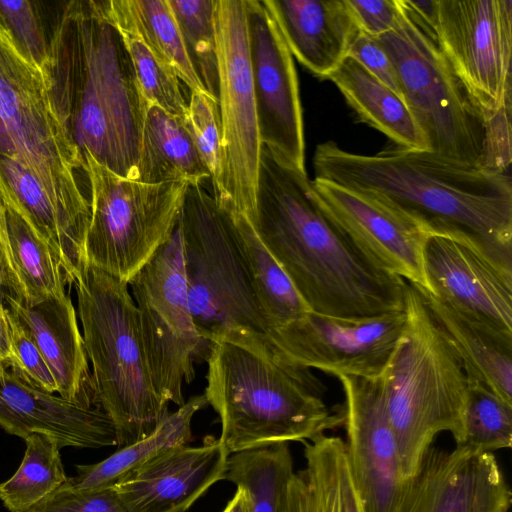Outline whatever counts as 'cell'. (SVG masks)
I'll return each instance as SVG.
<instances>
[{
	"label": "cell",
	"instance_id": "obj_22",
	"mask_svg": "<svg viewBox=\"0 0 512 512\" xmlns=\"http://www.w3.org/2000/svg\"><path fill=\"white\" fill-rule=\"evenodd\" d=\"M290 53L327 79L348 55L358 27L346 0H263Z\"/></svg>",
	"mask_w": 512,
	"mask_h": 512
},
{
	"label": "cell",
	"instance_id": "obj_34",
	"mask_svg": "<svg viewBox=\"0 0 512 512\" xmlns=\"http://www.w3.org/2000/svg\"><path fill=\"white\" fill-rule=\"evenodd\" d=\"M512 403L477 380L467 379L462 433L456 447L477 452L510 448Z\"/></svg>",
	"mask_w": 512,
	"mask_h": 512
},
{
	"label": "cell",
	"instance_id": "obj_28",
	"mask_svg": "<svg viewBox=\"0 0 512 512\" xmlns=\"http://www.w3.org/2000/svg\"><path fill=\"white\" fill-rule=\"evenodd\" d=\"M210 179L184 120L149 104L144 124L137 180L184 181L201 185Z\"/></svg>",
	"mask_w": 512,
	"mask_h": 512
},
{
	"label": "cell",
	"instance_id": "obj_32",
	"mask_svg": "<svg viewBox=\"0 0 512 512\" xmlns=\"http://www.w3.org/2000/svg\"><path fill=\"white\" fill-rule=\"evenodd\" d=\"M293 473L288 443H278L230 454L224 479L243 490L247 512H279Z\"/></svg>",
	"mask_w": 512,
	"mask_h": 512
},
{
	"label": "cell",
	"instance_id": "obj_36",
	"mask_svg": "<svg viewBox=\"0 0 512 512\" xmlns=\"http://www.w3.org/2000/svg\"><path fill=\"white\" fill-rule=\"evenodd\" d=\"M121 34L131 56L139 86L148 104L156 105L169 114L184 118L187 101L182 93L178 76L139 38L126 32Z\"/></svg>",
	"mask_w": 512,
	"mask_h": 512
},
{
	"label": "cell",
	"instance_id": "obj_6",
	"mask_svg": "<svg viewBox=\"0 0 512 512\" xmlns=\"http://www.w3.org/2000/svg\"><path fill=\"white\" fill-rule=\"evenodd\" d=\"M404 312L406 325L381 384L405 480L416 472L439 433H451L455 443L460 439L467 377L421 291L408 282Z\"/></svg>",
	"mask_w": 512,
	"mask_h": 512
},
{
	"label": "cell",
	"instance_id": "obj_29",
	"mask_svg": "<svg viewBox=\"0 0 512 512\" xmlns=\"http://www.w3.org/2000/svg\"><path fill=\"white\" fill-rule=\"evenodd\" d=\"M2 216L10 260L24 291L22 303L31 306L65 294L60 264L5 184Z\"/></svg>",
	"mask_w": 512,
	"mask_h": 512
},
{
	"label": "cell",
	"instance_id": "obj_35",
	"mask_svg": "<svg viewBox=\"0 0 512 512\" xmlns=\"http://www.w3.org/2000/svg\"><path fill=\"white\" fill-rule=\"evenodd\" d=\"M186 52L208 95L218 102L216 0H168Z\"/></svg>",
	"mask_w": 512,
	"mask_h": 512
},
{
	"label": "cell",
	"instance_id": "obj_16",
	"mask_svg": "<svg viewBox=\"0 0 512 512\" xmlns=\"http://www.w3.org/2000/svg\"><path fill=\"white\" fill-rule=\"evenodd\" d=\"M345 396L347 458L365 512H393L404 479L381 377L338 376Z\"/></svg>",
	"mask_w": 512,
	"mask_h": 512
},
{
	"label": "cell",
	"instance_id": "obj_1",
	"mask_svg": "<svg viewBox=\"0 0 512 512\" xmlns=\"http://www.w3.org/2000/svg\"><path fill=\"white\" fill-rule=\"evenodd\" d=\"M314 179L362 194L413 221L429 235L453 238L512 274V182L509 173L400 146L374 155L333 141L316 147Z\"/></svg>",
	"mask_w": 512,
	"mask_h": 512
},
{
	"label": "cell",
	"instance_id": "obj_41",
	"mask_svg": "<svg viewBox=\"0 0 512 512\" xmlns=\"http://www.w3.org/2000/svg\"><path fill=\"white\" fill-rule=\"evenodd\" d=\"M360 32L378 37L395 29L404 11L401 0H346Z\"/></svg>",
	"mask_w": 512,
	"mask_h": 512
},
{
	"label": "cell",
	"instance_id": "obj_8",
	"mask_svg": "<svg viewBox=\"0 0 512 512\" xmlns=\"http://www.w3.org/2000/svg\"><path fill=\"white\" fill-rule=\"evenodd\" d=\"M72 284L96 396L121 448L153 431L169 402L153 383L128 283L86 263Z\"/></svg>",
	"mask_w": 512,
	"mask_h": 512
},
{
	"label": "cell",
	"instance_id": "obj_44",
	"mask_svg": "<svg viewBox=\"0 0 512 512\" xmlns=\"http://www.w3.org/2000/svg\"><path fill=\"white\" fill-rule=\"evenodd\" d=\"M11 358H15V355L7 317V308L0 302V362Z\"/></svg>",
	"mask_w": 512,
	"mask_h": 512
},
{
	"label": "cell",
	"instance_id": "obj_14",
	"mask_svg": "<svg viewBox=\"0 0 512 512\" xmlns=\"http://www.w3.org/2000/svg\"><path fill=\"white\" fill-rule=\"evenodd\" d=\"M406 325L403 311L346 319L307 311L266 336L289 362L338 376L380 378Z\"/></svg>",
	"mask_w": 512,
	"mask_h": 512
},
{
	"label": "cell",
	"instance_id": "obj_39",
	"mask_svg": "<svg viewBox=\"0 0 512 512\" xmlns=\"http://www.w3.org/2000/svg\"><path fill=\"white\" fill-rule=\"evenodd\" d=\"M26 512H127L114 487L76 489L69 479Z\"/></svg>",
	"mask_w": 512,
	"mask_h": 512
},
{
	"label": "cell",
	"instance_id": "obj_17",
	"mask_svg": "<svg viewBox=\"0 0 512 512\" xmlns=\"http://www.w3.org/2000/svg\"><path fill=\"white\" fill-rule=\"evenodd\" d=\"M511 491L493 455L430 447L404 480L393 512H508Z\"/></svg>",
	"mask_w": 512,
	"mask_h": 512
},
{
	"label": "cell",
	"instance_id": "obj_45",
	"mask_svg": "<svg viewBox=\"0 0 512 512\" xmlns=\"http://www.w3.org/2000/svg\"><path fill=\"white\" fill-rule=\"evenodd\" d=\"M222 512H247L246 498L242 489H236L232 499Z\"/></svg>",
	"mask_w": 512,
	"mask_h": 512
},
{
	"label": "cell",
	"instance_id": "obj_13",
	"mask_svg": "<svg viewBox=\"0 0 512 512\" xmlns=\"http://www.w3.org/2000/svg\"><path fill=\"white\" fill-rule=\"evenodd\" d=\"M214 20L222 169L213 196L251 221L263 145L249 57L246 0H216Z\"/></svg>",
	"mask_w": 512,
	"mask_h": 512
},
{
	"label": "cell",
	"instance_id": "obj_37",
	"mask_svg": "<svg viewBox=\"0 0 512 512\" xmlns=\"http://www.w3.org/2000/svg\"><path fill=\"white\" fill-rule=\"evenodd\" d=\"M183 120L209 172L215 192L222 169V127L218 102L206 93L190 91Z\"/></svg>",
	"mask_w": 512,
	"mask_h": 512
},
{
	"label": "cell",
	"instance_id": "obj_33",
	"mask_svg": "<svg viewBox=\"0 0 512 512\" xmlns=\"http://www.w3.org/2000/svg\"><path fill=\"white\" fill-rule=\"evenodd\" d=\"M24 440L26 451L18 470L0 484V500L10 512L28 511L68 478L56 439L32 434Z\"/></svg>",
	"mask_w": 512,
	"mask_h": 512
},
{
	"label": "cell",
	"instance_id": "obj_9",
	"mask_svg": "<svg viewBox=\"0 0 512 512\" xmlns=\"http://www.w3.org/2000/svg\"><path fill=\"white\" fill-rule=\"evenodd\" d=\"M184 269L196 330L210 347L235 333L266 334L269 326L231 235L225 204L188 185L180 211Z\"/></svg>",
	"mask_w": 512,
	"mask_h": 512
},
{
	"label": "cell",
	"instance_id": "obj_2",
	"mask_svg": "<svg viewBox=\"0 0 512 512\" xmlns=\"http://www.w3.org/2000/svg\"><path fill=\"white\" fill-rule=\"evenodd\" d=\"M307 308L361 319L404 310L407 282L360 250L325 212L306 170L262 146L250 221Z\"/></svg>",
	"mask_w": 512,
	"mask_h": 512
},
{
	"label": "cell",
	"instance_id": "obj_30",
	"mask_svg": "<svg viewBox=\"0 0 512 512\" xmlns=\"http://www.w3.org/2000/svg\"><path fill=\"white\" fill-rule=\"evenodd\" d=\"M106 3L110 18L121 32L139 38L172 68L190 91L208 94L186 52L168 0H106Z\"/></svg>",
	"mask_w": 512,
	"mask_h": 512
},
{
	"label": "cell",
	"instance_id": "obj_18",
	"mask_svg": "<svg viewBox=\"0 0 512 512\" xmlns=\"http://www.w3.org/2000/svg\"><path fill=\"white\" fill-rule=\"evenodd\" d=\"M0 426L22 439L51 436L60 448L117 446L114 425L99 404L45 391L24 375L15 358L0 362Z\"/></svg>",
	"mask_w": 512,
	"mask_h": 512
},
{
	"label": "cell",
	"instance_id": "obj_15",
	"mask_svg": "<svg viewBox=\"0 0 512 512\" xmlns=\"http://www.w3.org/2000/svg\"><path fill=\"white\" fill-rule=\"evenodd\" d=\"M249 57L262 145L305 170L303 111L293 56L263 0H246Z\"/></svg>",
	"mask_w": 512,
	"mask_h": 512
},
{
	"label": "cell",
	"instance_id": "obj_46",
	"mask_svg": "<svg viewBox=\"0 0 512 512\" xmlns=\"http://www.w3.org/2000/svg\"><path fill=\"white\" fill-rule=\"evenodd\" d=\"M1 27H2V24H1V22H0V28H1Z\"/></svg>",
	"mask_w": 512,
	"mask_h": 512
},
{
	"label": "cell",
	"instance_id": "obj_21",
	"mask_svg": "<svg viewBox=\"0 0 512 512\" xmlns=\"http://www.w3.org/2000/svg\"><path fill=\"white\" fill-rule=\"evenodd\" d=\"M229 455L219 438L209 437L163 453L113 487L127 512H185L224 480Z\"/></svg>",
	"mask_w": 512,
	"mask_h": 512
},
{
	"label": "cell",
	"instance_id": "obj_31",
	"mask_svg": "<svg viewBox=\"0 0 512 512\" xmlns=\"http://www.w3.org/2000/svg\"><path fill=\"white\" fill-rule=\"evenodd\" d=\"M219 201L227 208L232 238L252 280L269 330L310 311L260 240L250 220L227 201Z\"/></svg>",
	"mask_w": 512,
	"mask_h": 512
},
{
	"label": "cell",
	"instance_id": "obj_38",
	"mask_svg": "<svg viewBox=\"0 0 512 512\" xmlns=\"http://www.w3.org/2000/svg\"><path fill=\"white\" fill-rule=\"evenodd\" d=\"M0 22L21 53L42 69L49 53V32L41 3L0 0Z\"/></svg>",
	"mask_w": 512,
	"mask_h": 512
},
{
	"label": "cell",
	"instance_id": "obj_43",
	"mask_svg": "<svg viewBox=\"0 0 512 512\" xmlns=\"http://www.w3.org/2000/svg\"><path fill=\"white\" fill-rule=\"evenodd\" d=\"M3 188L0 177V302L4 305L10 299L24 302L25 296L18 277L12 266L3 228Z\"/></svg>",
	"mask_w": 512,
	"mask_h": 512
},
{
	"label": "cell",
	"instance_id": "obj_12",
	"mask_svg": "<svg viewBox=\"0 0 512 512\" xmlns=\"http://www.w3.org/2000/svg\"><path fill=\"white\" fill-rule=\"evenodd\" d=\"M128 285L153 383L166 401L180 407L183 385L192 382L195 362L206 360L209 347L190 312L178 224Z\"/></svg>",
	"mask_w": 512,
	"mask_h": 512
},
{
	"label": "cell",
	"instance_id": "obj_20",
	"mask_svg": "<svg viewBox=\"0 0 512 512\" xmlns=\"http://www.w3.org/2000/svg\"><path fill=\"white\" fill-rule=\"evenodd\" d=\"M428 294L457 311L512 334V274L469 246L429 235L423 250Z\"/></svg>",
	"mask_w": 512,
	"mask_h": 512
},
{
	"label": "cell",
	"instance_id": "obj_7",
	"mask_svg": "<svg viewBox=\"0 0 512 512\" xmlns=\"http://www.w3.org/2000/svg\"><path fill=\"white\" fill-rule=\"evenodd\" d=\"M0 157L27 169L59 215L75 263L85 261L90 202L77 173L84 159L60 121L45 75L0 28ZM84 171V170H83Z\"/></svg>",
	"mask_w": 512,
	"mask_h": 512
},
{
	"label": "cell",
	"instance_id": "obj_40",
	"mask_svg": "<svg viewBox=\"0 0 512 512\" xmlns=\"http://www.w3.org/2000/svg\"><path fill=\"white\" fill-rule=\"evenodd\" d=\"M15 361L24 375L36 386L57 393L53 374L28 329L7 309Z\"/></svg>",
	"mask_w": 512,
	"mask_h": 512
},
{
	"label": "cell",
	"instance_id": "obj_26",
	"mask_svg": "<svg viewBox=\"0 0 512 512\" xmlns=\"http://www.w3.org/2000/svg\"><path fill=\"white\" fill-rule=\"evenodd\" d=\"M327 79L361 121L385 134L397 146L426 150L425 139L404 99L352 57L347 55Z\"/></svg>",
	"mask_w": 512,
	"mask_h": 512
},
{
	"label": "cell",
	"instance_id": "obj_42",
	"mask_svg": "<svg viewBox=\"0 0 512 512\" xmlns=\"http://www.w3.org/2000/svg\"><path fill=\"white\" fill-rule=\"evenodd\" d=\"M348 56L402 97L394 65L386 50L375 37L358 31L350 45Z\"/></svg>",
	"mask_w": 512,
	"mask_h": 512
},
{
	"label": "cell",
	"instance_id": "obj_3",
	"mask_svg": "<svg viewBox=\"0 0 512 512\" xmlns=\"http://www.w3.org/2000/svg\"><path fill=\"white\" fill-rule=\"evenodd\" d=\"M45 75L56 113L81 153L137 180L148 102L106 0L60 3Z\"/></svg>",
	"mask_w": 512,
	"mask_h": 512
},
{
	"label": "cell",
	"instance_id": "obj_25",
	"mask_svg": "<svg viewBox=\"0 0 512 512\" xmlns=\"http://www.w3.org/2000/svg\"><path fill=\"white\" fill-rule=\"evenodd\" d=\"M421 293L460 356L467 379L483 383L512 403V334L469 317L426 292Z\"/></svg>",
	"mask_w": 512,
	"mask_h": 512
},
{
	"label": "cell",
	"instance_id": "obj_19",
	"mask_svg": "<svg viewBox=\"0 0 512 512\" xmlns=\"http://www.w3.org/2000/svg\"><path fill=\"white\" fill-rule=\"evenodd\" d=\"M329 217L364 253L387 271L428 293L423 250L429 234L413 221L352 190L313 179Z\"/></svg>",
	"mask_w": 512,
	"mask_h": 512
},
{
	"label": "cell",
	"instance_id": "obj_11",
	"mask_svg": "<svg viewBox=\"0 0 512 512\" xmlns=\"http://www.w3.org/2000/svg\"><path fill=\"white\" fill-rule=\"evenodd\" d=\"M490 121L511 118L512 0H402Z\"/></svg>",
	"mask_w": 512,
	"mask_h": 512
},
{
	"label": "cell",
	"instance_id": "obj_24",
	"mask_svg": "<svg viewBox=\"0 0 512 512\" xmlns=\"http://www.w3.org/2000/svg\"><path fill=\"white\" fill-rule=\"evenodd\" d=\"M302 443L306 464L288 481L279 512H365L344 440L322 434Z\"/></svg>",
	"mask_w": 512,
	"mask_h": 512
},
{
	"label": "cell",
	"instance_id": "obj_10",
	"mask_svg": "<svg viewBox=\"0 0 512 512\" xmlns=\"http://www.w3.org/2000/svg\"><path fill=\"white\" fill-rule=\"evenodd\" d=\"M91 219L86 263L129 283L178 224L188 183H144L120 176L84 154Z\"/></svg>",
	"mask_w": 512,
	"mask_h": 512
},
{
	"label": "cell",
	"instance_id": "obj_4",
	"mask_svg": "<svg viewBox=\"0 0 512 512\" xmlns=\"http://www.w3.org/2000/svg\"><path fill=\"white\" fill-rule=\"evenodd\" d=\"M205 397L221 421L229 454L304 442L343 425L311 369L284 359L266 334L235 333L210 343Z\"/></svg>",
	"mask_w": 512,
	"mask_h": 512
},
{
	"label": "cell",
	"instance_id": "obj_27",
	"mask_svg": "<svg viewBox=\"0 0 512 512\" xmlns=\"http://www.w3.org/2000/svg\"><path fill=\"white\" fill-rule=\"evenodd\" d=\"M207 405L204 394L191 397L177 410L168 413L155 429L142 439L119 448L98 463L77 465V474L72 478L68 477L69 482L76 489L112 487L163 453L188 445L192 439V419Z\"/></svg>",
	"mask_w": 512,
	"mask_h": 512
},
{
	"label": "cell",
	"instance_id": "obj_23",
	"mask_svg": "<svg viewBox=\"0 0 512 512\" xmlns=\"http://www.w3.org/2000/svg\"><path fill=\"white\" fill-rule=\"evenodd\" d=\"M5 307L32 335L53 374L59 396L71 401L99 404L70 297L66 293L50 296L31 306L10 299Z\"/></svg>",
	"mask_w": 512,
	"mask_h": 512
},
{
	"label": "cell",
	"instance_id": "obj_5",
	"mask_svg": "<svg viewBox=\"0 0 512 512\" xmlns=\"http://www.w3.org/2000/svg\"><path fill=\"white\" fill-rule=\"evenodd\" d=\"M404 15L375 37L388 53L402 97L426 150L492 172L509 173L511 118L490 121L473 101L430 31L402 3Z\"/></svg>",
	"mask_w": 512,
	"mask_h": 512
}]
</instances>
